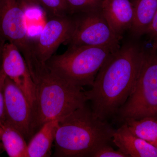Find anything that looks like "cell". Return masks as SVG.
I'll return each mask as SVG.
<instances>
[{
  "mask_svg": "<svg viewBox=\"0 0 157 157\" xmlns=\"http://www.w3.org/2000/svg\"><path fill=\"white\" fill-rule=\"evenodd\" d=\"M70 15L101 10L103 0H66Z\"/></svg>",
  "mask_w": 157,
  "mask_h": 157,
  "instance_id": "ac0fdd59",
  "label": "cell"
},
{
  "mask_svg": "<svg viewBox=\"0 0 157 157\" xmlns=\"http://www.w3.org/2000/svg\"><path fill=\"white\" fill-rule=\"evenodd\" d=\"M0 67L26 96L32 109L36 101L35 83L24 58L15 45L3 43L0 52Z\"/></svg>",
  "mask_w": 157,
  "mask_h": 157,
  "instance_id": "30bf717a",
  "label": "cell"
},
{
  "mask_svg": "<svg viewBox=\"0 0 157 157\" xmlns=\"http://www.w3.org/2000/svg\"><path fill=\"white\" fill-rule=\"evenodd\" d=\"M112 140L128 157H157V147L133 134L124 123L115 130Z\"/></svg>",
  "mask_w": 157,
  "mask_h": 157,
  "instance_id": "7c38bea8",
  "label": "cell"
},
{
  "mask_svg": "<svg viewBox=\"0 0 157 157\" xmlns=\"http://www.w3.org/2000/svg\"><path fill=\"white\" fill-rule=\"evenodd\" d=\"M146 35H148L151 42V49L157 53V11Z\"/></svg>",
  "mask_w": 157,
  "mask_h": 157,
  "instance_id": "ffe728a7",
  "label": "cell"
},
{
  "mask_svg": "<svg viewBox=\"0 0 157 157\" xmlns=\"http://www.w3.org/2000/svg\"><path fill=\"white\" fill-rule=\"evenodd\" d=\"M4 42H1L0 41V51H1V48H2V45L3 43Z\"/></svg>",
  "mask_w": 157,
  "mask_h": 157,
  "instance_id": "cb8c5ba5",
  "label": "cell"
},
{
  "mask_svg": "<svg viewBox=\"0 0 157 157\" xmlns=\"http://www.w3.org/2000/svg\"><path fill=\"white\" fill-rule=\"evenodd\" d=\"M124 123L133 134L157 148V116L128 119Z\"/></svg>",
  "mask_w": 157,
  "mask_h": 157,
  "instance_id": "2e32d148",
  "label": "cell"
},
{
  "mask_svg": "<svg viewBox=\"0 0 157 157\" xmlns=\"http://www.w3.org/2000/svg\"><path fill=\"white\" fill-rule=\"evenodd\" d=\"M20 1L25 9L38 7L36 0H20Z\"/></svg>",
  "mask_w": 157,
  "mask_h": 157,
  "instance_id": "7402d4cb",
  "label": "cell"
},
{
  "mask_svg": "<svg viewBox=\"0 0 157 157\" xmlns=\"http://www.w3.org/2000/svg\"><path fill=\"white\" fill-rule=\"evenodd\" d=\"M59 121L47 122L35 133L28 144L27 157L50 156Z\"/></svg>",
  "mask_w": 157,
  "mask_h": 157,
  "instance_id": "4fadbf2b",
  "label": "cell"
},
{
  "mask_svg": "<svg viewBox=\"0 0 157 157\" xmlns=\"http://www.w3.org/2000/svg\"><path fill=\"white\" fill-rule=\"evenodd\" d=\"M36 1L38 7L42 8L48 17L70 15L66 0H36Z\"/></svg>",
  "mask_w": 157,
  "mask_h": 157,
  "instance_id": "e0dca14e",
  "label": "cell"
},
{
  "mask_svg": "<svg viewBox=\"0 0 157 157\" xmlns=\"http://www.w3.org/2000/svg\"><path fill=\"white\" fill-rule=\"evenodd\" d=\"M116 50L107 47L69 46L63 53L54 55L45 64L52 72L71 84L91 86L104 62Z\"/></svg>",
  "mask_w": 157,
  "mask_h": 157,
  "instance_id": "277c9868",
  "label": "cell"
},
{
  "mask_svg": "<svg viewBox=\"0 0 157 157\" xmlns=\"http://www.w3.org/2000/svg\"><path fill=\"white\" fill-rule=\"evenodd\" d=\"M29 71L36 89V101L33 107L35 134L47 122L61 120L86 105L87 98L82 87L59 77L45 63L39 62Z\"/></svg>",
  "mask_w": 157,
  "mask_h": 157,
  "instance_id": "7a4b0ae2",
  "label": "cell"
},
{
  "mask_svg": "<svg viewBox=\"0 0 157 157\" xmlns=\"http://www.w3.org/2000/svg\"><path fill=\"white\" fill-rule=\"evenodd\" d=\"M144 49L134 43L121 46L108 57L85 92L91 109L103 120L114 117L131 94L140 70Z\"/></svg>",
  "mask_w": 157,
  "mask_h": 157,
  "instance_id": "6da1fadb",
  "label": "cell"
},
{
  "mask_svg": "<svg viewBox=\"0 0 157 157\" xmlns=\"http://www.w3.org/2000/svg\"><path fill=\"white\" fill-rule=\"evenodd\" d=\"M71 36L66 44L69 46L107 47L117 50L120 39L110 28L105 17L98 11L77 14Z\"/></svg>",
  "mask_w": 157,
  "mask_h": 157,
  "instance_id": "52a82bcc",
  "label": "cell"
},
{
  "mask_svg": "<svg viewBox=\"0 0 157 157\" xmlns=\"http://www.w3.org/2000/svg\"><path fill=\"white\" fill-rule=\"evenodd\" d=\"M74 25L71 15L49 17L36 42L34 52L38 60L45 63L53 55L60 45L70 39Z\"/></svg>",
  "mask_w": 157,
  "mask_h": 157,
  "instance_id": "9c48e42d",
  "label": "cell"
},
{
  "mask_svg": "<svg viewBox=\"0 0 157 157\" xmlns=\"http://www.w3.org/2000/svg\"><path fill=\"white\" fill-rule=\"evenodd\" d=\"M25 9L20 0H0V41L15 45L27 62L36 57L28 32Z\"/></svg>",
  "mask_w": 157,
  "mask_h": 157,
  "instance_id": "8992f818",
  "label": "cell"
},
{
  "mask_svg": "<svg viewBox=\"0 0 157 157\" xmlns=\"http://www.w3.org/2000/svg\"><path fill=\"white\" fill-rule=\"evenodd\" d=\"M115 131L86 105L59 121L54 156L92 157L101 147L109 144Z\"/></svg>",
  "mask_w": 157,
  "mask_h": 157,
  "instance_id": "3957f363",
  "label": "cell"
},
{
  "mask_svg": "<svg viewBox=\"0 0 157 157\" xmlns=\"http://www.w3.org/2000/svg\"><path fill=\"white\" fill-rule=\"evenodd\" d=\"M6 119L18 130L26 140H30L34 133L33 109L21 90L6 77L4 86Z\"/></svg>",
  "mask_w": 157,
  "mask_h": 157,
  "instance_id": "ba28073f",
  "label": "cell"
},
{
  "mask_svg": "<svg viewBox=\"0 0 157 157\" xmlns=\"http://www.w3.org/2000/svg\"><path fill=\"white\" fill-rule=\"evenodd\" d=\"M2 147V142H1V139H0V154H1V149Z\"/></svg>",
  "mask_w": 157,
  "mask_h": 157,
  "instance_id": "603a6c76",
  "label": "cell"
},
{
  "mask_svg": "<svg viewBox=\"0 0 157 157\" xmlns=\"http://www.w3.org/2000/svg\"><path fill=\"white\" fill-rule=\"evenodd\" d=\"M157 116V53L144 50L139 73L133 91L119 109L115 120Z\"/></svg>",
  "mask_w": 157,
  "mask_h": 157,
  "instance_id": "5b68a950",
  "label": "cell"
},
{
  "mask_svg": "<svg viewBox=\"0 0 157 157\" xmlns=\"http://www.w3.org/2000/svg\"><path fill=\"white\" fill-rule=\"evenodd\" d=\"M92 157H128L120 150H115L109 144L101 147L96 151Z\"/></svg>",
  "mask_w": 157,
  "mask_h": 157,
  "instance_id": "d6986e66",
  "label": "cell"
},
{
  "mask_svg": "<svg viewBox=\"0 0 157 157\" xmlns=\"http://www.w3.org/2000/svg\"><path fill=\"white\" fill-rule=\"evenodd\" d=\"M6 77L0 67V121L6 120L4 86Z\"/></svg>",
  "mask_w": 157,
  "mask_h": 157,
  "instance_id": "44dd1931",
  "label": "cell"
},
{
  "mask_svg": "<svg viewBox=\"0 0 157 157\" xmlns=\"http://www.w3.org/2000/svg\"><path fill=\"white\" fill-rule=\"evenodd\" d=\"M101 11L113 33L121 40L134 21L133 4L130 0H103Z\"/></svg>",
  "mask_w": 157,
  "mask_h": 157,
  "instance_id": "8fae6325",
  "label": "cell"
},
{
  "mask_svg": "<svg viewBox=\"0 0 157 157\" xmlns=\"http://www.w3.org/2000/svg\"><path fill=\"white\" fill-rule=\"evenodd\" d=\"M0 139L9 157H27L26 140L6 119L0 121Z\"/></svg>",
  "mask_w": 157,
  "mask_h": 157,
  "instance_id": "5bb4252c",
  "label": "cell"
},
{
  "mask_svg": "<svg viewBox=\"0 0 157 157\" xmlns=\"http://www.w3.org/2000/svg\"><path fill=\"white\" fill-rule=\"evenodd\" d=\"M134 18L131 30L135 36L146 34L157 11V0H135Z\"/></svg>",
  "mask_w": 157,
  "mask_h": 157,
  "instance_id": "9a60e30c",
  "label": "cell"
}]
</instances>
